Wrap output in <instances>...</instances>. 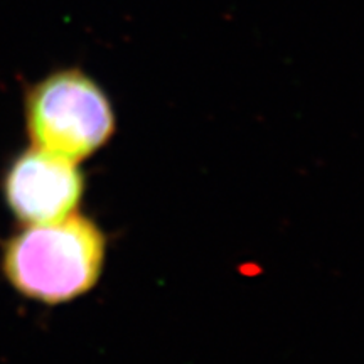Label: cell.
<instances>
[{
  "label": "cell",
  "mask_w": 364,
  "mask_h": 364,
  "mask_svg": "<svg viewBox=\"0 0 364 364\" xmlns=\"http://www.w3.org/2000/svg\"><path fill=\"white\" fill-rule=\"evenodd\" d=\"M105 253L103 231L75 213L53 223L26 225L4 247L2 270L21 295L53 306L97 285Z\"/></svg>",
  "instance_id": "6da1fadb"
},
{
  "label": "cell",
  "mask_w": 364,
  "mask_h": 364,
  "mask_svg": "<svg viewBox=\"0 0 364 364\" xmlns=\"http://www.w3.org/2000/svg\"><path fill=\"white\" fill-rule=\"evenodd\" d=\"M26 122L34 147L73 162L93 156L115 132L110 100L80 70L51 73L34 85L27 93Z\"/></svg>",
  "instance_id": "7a4b0ae2"
},
{
  "label": "cell",
  "mask_w": 364,
  "mask_h": 364,
  "mask_svg": "<svg viewBox=\"0 0 364 364\" xmlns=\"http://www.w3.org/2000/svg\"><path fill=\"white\" fill-rule=\"evenodd\" d=\"M83 189L78 162L38 147L16 157L4 177L9 208L26 225H43L75 215Z\"/></svg>",
  "instance_id": "3957f363"
}]
</instances>
